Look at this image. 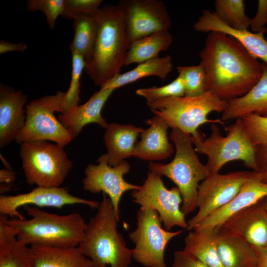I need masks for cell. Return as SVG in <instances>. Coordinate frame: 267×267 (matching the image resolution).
Wrapping results in <instances>:
<instances>
[{
    "instance_id": "1",
    "label": "cell",
    "mask_w": 267,
    "mask_h": 267,
    "mask_svg": "<svg viewBox=\"0 0 267 267\" xmlns=\"http://www.w3.org/2000/svg\"><path fill=\"white\" fill-rule=\"evenodd\" d=\"M199 56L207 91L226 101L246 94L262 74V64L236 40L222 33H209Z\"/></svg>"
},
{
    "instance_id": "2",
    "label": "cell",
    "mask_w": 267,
    "mask_h": 267,
    "mask_svg": "<svg viewBox=\"0 0 267 267\" xmlns=\"http://www.w3.org/2000/svg\"><path fill=\"white\" fill-rule=\"evenodd\" d=\"M95 16L97 35L92 56L85 62L84 70L100 88L120 74L131 43L124 16L118 5H104Z\"/></svg>"
},
{
    "instance_id": "3",
    "label": "cell",
    "mask_w": 267,
    "mask_h": 267,
    "mask_svg": "<svg viewBox=\"0 0 267 267\" xmlns=\"http://www.w3.org/2000/svg\"><path fill=\"white\" fill-rule=\"evenodd\" d=\"M120 221L108 196L102 199L95 215L87 224L84 236L78 247L90 259L92 267H129L133 249L127 247L117 229Z\"/></svg>"
},
{
    "instance_id": "4",
    "label": "cell",
    "mask_w": 267,
    "mask_h": 267,
    "mask_svg": "<svg viewBox=\"0 0 267 267\" xmlns=\"http://www.w3.org/2000/svg\"><path fill=\"white\" fill-rule=\"evenodd\" d=\"M23 208L29 219H7L18 240L29 246H79L87 224L79 213L59 215L33 206Z\"/></svg>"
},
{
    "instance_id": "5",
    "label": "cell",
    "mask_w": 267,
    "mask_h": 267,
    "mask_svg": "<svg viewBox=\"0 0 267 267\" xmlns=\"http://www.w3.org/2000/svg\"><path fill=\"white\" fill-rule=\"evenodd\" d=\"M170 138L176 149L173 159L168 164L151 162L148 169L150 172L167 177L176 184L182 198L181 209L186 216L197 208L199 182L211 174L199 160L190 135L173 128Z\"/></svg>"
},
{
    "instance_id": "6",
    "label": "cell",
    "mask_w": 267,
    "mask_h": 267,
    "mask_svg": "<svg viewBox=\"0 0 267 267\" xmlns=\"http://www.w3.org/2000/svg\"><path fill=\"white\" fill-rule=\"evenodd\" d=\"M211 134L205 138L200 134L191 137L197 153L205 155V165L210 174L219 173L228 162L242 161L244 165L257 171L255 147L250 141L245 129L242 118L236 119L225 128L226 136H223L216 124H212Z\"/></svg>"
},
{
    "instance_id": "7",
    "label": "cell",
    "mask_w": 267,
    "mask_h": 267,
    "mask_svg": "<svg viewBox=\"0 0 267 267\" xmlns=\"http://www.w3.org/2000/svg\"><path fill=\"white\" fill-rule=\"evenodd\" d=\"M227 102L206 91L199 96L169 97L147 104L153 113L165 119L170 128L178 129L194 137L200 134L198 129L204 124H225L220 119H209L208 116L213 112L222 113Z\"/></svg>"
},
{
    "instance_id": "8",
    "label": "cell",
    "mask_w": 267,
    "mask_h": 267,
    "mask_svg": "<svg viewBox=\"0 0 267 267\" xmlns=\"http://www.w3.org/2000/svg\"><path fill=\"white\" fill-rule=\"evenodd\" d=\"M64 147L38 140L20 144V155L26 182L43 187H60L72 167Z\"/></svg>"
},
{
    "instance_id": "9",
    "label": "cell",
    "mask_w": 267,
    "mask_h": 267,
    "mask_svg": "<svg viewBox=\"0 0 267 267\" xmlns=\"http://www.w3.org/2000/svg\"><path fill=\"white\" fill-rule=\"evenodd\" d=\"M64 92L41 97L30 101L26 107L24 127L15 141L19 144L38 140H50L65 146L73 137L54 116L63 112Z\"/></svg>"
},
{
    "instance_id": "10",
    "label": "cell",
    "mask_w": 267,
    "mask_h": 267,
    "mask_svg": "<svg viewBox=\"0 0 267 267\" xmlns=\"http://www.w3.org/2000/svg\"><path fill=\"white\" fill-rule=\"evenodd\" d=\"M159 214L142 207L137 212L136 227L129 237L135 244L133 259L145 267H167L164 254L170 241L182 232L163 228Z\"/></svg>"
},
{
    "instance_id": "11",
    "label": "cell",
    "mask_w": 267,
    "mask_h": 267,
    "mask_svg": "<svg viewBox=\"0 0 267 267\" xmlns=\"http://www.w3.org/2000/svg\"><path fill=\"white\" fill-rule=\"evenodd\" d=\"M161 177L149 171L140 188L133 190V200L142 207L157 211L166 230L170 231L176 226L187 229V222L180 207V192L177 186L168 189Z\"/></svg>"
},
{
    "instance_id": "12",
    "label": "cell",
    "mask_w": 267,
    "mask_h": 267,
    "mask_svg": "<svg viewBox=\"0 0 267 267\" xmlns=\"http://www.w3.org/2000/svg\"><path fill=\"white\" fill-rule=\"evenodd\" d=\"M251 171L211 174L198 187L197 213L187 221V229H194L212 213L222 207L237 194Z\"/></svg>"
},
{
    "instance_id": "13",
    "label": "cell",
    "mask_w": 267,
    "mask_h": 267,
    "mask_svg": "<svg viewBox=\"0 0 267 267\" xmlns=\"http://www.w3.org/2000/svg\"><path fill=\"white\" fill-rule=\"evenodd\" d=\"M97 162V165L89 164L85 169L83 188L91 193L106 194L120 219L119 204L122 196L127 191L138 189L140 185L131 184L124 179V176L130 170V165L126 161L116 166H111L107 162L106 153H104L98 157Z\"/></svg>"
},
{
    "instance_id": "14",
    "label": "cell",
    "mask_w": 267,
    "mask_h": 267,
    "mask_svg": "<svg viewBox=\"0 0 267 267\" xmlns=\"http://www.w3.org/2000/svg\"><path fill=\"white\" fill-rule=\"evenodd\" d=\"M100 202L87 200L71 194L67 189L61 187L37 186L29 192L15 195L0 196V213L11 219L25 218L18 209L26 205L37 207H53L82 204L97 209Z\"/></svg>"
},
{
    "instance_id": "15",
    "label": "cell",
    "mask_w": 267,
    "mask_h": 267,
    "mask_svg": "<svg viewBox=\"0 0 267 267\" xmlns=\"http://www.w3.org/2000/svg\"><path fill=\"white\" fill-rule=\"evenodd\" d=\"M118 6L124 16L131 44L154 33L169 31L171 20L164 2L123 0Z\"/></svg>"
},
{
    "instance_id": "16",
    "label": "cell",
    "mask_w": 267,
    "mask_h": 267,
    "mask_svg": "<svg viewBox=\"0 0 267 267\" xmlns=\"http://www.w3.org/2000/svg\"><path fill=\"white\" fill-rule=\"evenodd\" d=\"M266 196L267 183L262 181L258 172L252 171L233 199L207 217L194 229L220 227L233 216Z\"/></svg>"
},
{
    "instance_id": "17",
    "label": "cell",
    "mask_w": 267,
    "mask_h": 267,
    "mask_svg": "<svg viewBox=\"0 0 267 267\" xmlns=\"http://www.w3.org/2000/svg\"><path fill=\"white\" fill-rule=\"evenodd\" d=\"M27 96L21 91L0 86V147L15 141L24 127L26 111L23 107Z\"/></svg>"
},
{
    "instance_id": "18",
    "label": "cell",
    "mask_w": 267,
    "mask_h": 267,
    "mask_svg": "<svg viewBox=\"0 0 267 267\" xmlns=\"http://www.w3.org/2000/svg\"><path fill=\"white\" fill-rule=\"evenodd\" d=\"M220 227L239 236L255 248L267 247V213L262 200L233 216Z\"/></svg>"
},
{
    "instance_id": "19",
    "label": "cell",
    "mask_w": 267,
    "mask_h": 267,
    "mask_svg": "<svg viewBox=\"0 0 267 267\" xmlns=\"http://www.w3.org/2000/svg\"><path fill=\"white\" fill-rule=\"evenodd\" d=\"M193 28L197 32H220L233 37L254 57L262 60L267 65V40L264 37L265 33L232 28L222 21L214 12L207 9L202 11Z\"/></svg>"
},
{
    "instance_id": "20",
    "label": "cell",
    "mask_w": 267,
    "mask_h": 267,
    "mask_svg": "<svg viewBox=\"0 0 267 267\" xmlns=\"http://www.w3.org/2000/svg\"><path fill=\"white\" fill-rule=\"evenodd\" d=\"M114 90L113 89H100L84 104L60 113L58 120L73 138L79 134L85 126L90 123L97 124L106 129L109 124L102 116L101 111Z\"/></svg>"
},
{
    "instance_id": "21",
    "label": "cell",
    "mask_w": 267,
    "mask_h": 267,
    "mask_svg": "<svg viewBox=\"0 0 267 267\" xmlns=\"http://www.w3.org/2000/svg\"><path fill=\"white\" fill-rule=\"evenodd\" d=\"M146 123L149 127L140 134L141 139L135 144L133 156L152 161L168 158L174 151L168 136V123L161 116L155 115Z\"/></svg>"
},
{
    "instance_id": "22",
    "label": "cell",
    "mask_w": 267,
    "mask_h": 267,
    "mask_svg": "<svg viewBox=\"0 0 267 267\" xmlns=\"http://www.w3.org/2000/svg\"><path fill=\"white\" fill-rule=\"evenodd\" d=\"M262 74L256 85L245 94L229 100L220 119L224 122L254 113L267 117V65L262 64Z\"/></svg>"
},
{
    "instance_id": "23",
    "label": "cell",
    "mask_w": 267,
    "mask_h": 267,
    "mask_svg": "<svg viewBox=\"0 0 267 267\" xmlns=\"http://www.w3.org/2000/svg\"><path fill=\"white\" fill-rule=\"evenodd\" d=\"M217 244L223 267H257L255 248L239 236L218 227Z\"/></svg>"
},
{
    "instance_id": "24",
    "label": "cell",
    "mask_w": 267,
    "mask_h": 267,
    "mask_svg": "<svg viewBox=\"0 0 267 267\" xmlns=\"http://www.w3.org/2000/svg\"><path fill=\"white\" fill-rule=\"evenodd\" d=\"M105 129L104 140L107 162L111 166H116L133 156L136 139L144 129L132 125L112 123Z\"/></svg>"
},
{
    "instance_id": "25",
    "label": "cell",
    "mask_w": 267,
    "mask_h": 267,
    "mask_svg": "<svg viewBox=\"0 0 267 267\" xmlns=\"http://www.w3.org/2000/svg\"><path fill=\"white\" fill-rule=\"evenodd\" d=\"M33 267H92L91 261L78 246H30Z\"/></svg>"
},
{
    "instance_id": "26",
    "label": "cell",
    "mask_w": 267,
    "mask_h": 267,
    "mask_svg": "<svg viewBox=\"0 0 267 267\" xmlns=\"http://www.w3.org/2000/svg\"><path fill=\"white\" fill-rule=\"evenodd\" d=\"M7 219L0 217V267H33L30 246L18 240Z\"/></svg>"
},
{
    "instance_id": "27",
    "label": "cell",
    "mask_w": 267,
    "mask_h": 267,
    "mask_svg": "<svg viewBox=\"0 0 267 267\" xmlns=\"http://www.w3.org/2000/svg\"><path fill=\"white\" fill-rule=\"evenodd\" d=\"M218 227L191 230L184 238V251L192 255L207 267H223L217 244Z\"/></svg>"
},
{
    "instance_id": "28",
    "label": "cell",
    "mask_w": 267,
    "mask_h": 267,
    "mask_svg": "<svg viewBox=\"0 0 267 267\" xmlns=\"http://www.w3.org/2000/svg\"><path fill=\"white\" fill-rule=\"evenodd\" d=\"M173 67L170 55L157 57L139 63L134 68L127 72L120 73L100 87V89H115L140 79L151 76L164 80L172 71Z\"/></svg>"
},
{
    "instance_id": "29",
    "label": "cell",
    "mask_w": 267,
    "mask_h": 267,
    "mask_svg": "<svg viewBox=\"0 0 267 267\" xmlns=\"http://www.w3.org/2000/svg\"><path fill=\"white\" fill-rule=\"evenodd\" d=\"M172 43L173 37L169 31L154 33L137 40L130 45L125 66L156 58L161 51L168 49Z\"/></svg>"
},
{
    "instance_id": "30",
    "label": "cell",
    "mask_w": 267,
    "mask_h": 267,
    "mask_svg": "<svg viewBox=\"0 0 267 267\" xmlns=\"http://www.w3.org/2000/svg\"><path fill=\"white\" fill-rule=\"evenodd\" d=\"M73 20L74 37L69 44L71 52L81 55L85 62L92 55L97 32V22L94 15H84Z\"/></svg>"
},
{
    "instance_id": "31",
    "label": "cell",
    "mask_w": 267,
    "mask_h": 267,
    "mask_svg": "<svg viewBox=\"0 0 267 267\" xmlns=\"http://www.w3.org/2000/svg\"><path fill=\"white\" fill-rule=\"evenodd\" d=\"M215 11L218 18L229 27L239 30L250 28V18L245 12L243 0H216Z\"/></svg>"
},
{
    "instance_id": "32",
    "label": "cell",
    "mask_w": 267,
    "mask_h": 267,
    "mask_svg": "<svg viewBox=\"0 0 267 267\" xmlns=\"http://www.w3.org/2000/svg\"><path fill=\"white\" fill-rule=\"evenodd\" d=\"M177 71L183 80L185 96H199L207 91L206 73L200 63L197 65L179 66Z\"/></svg>"
},
{
    "instance_id": "33",
    "label": "cell",
    "mask_w": 267,
    "mask_h": 267,
    "mask_svg": "<svg viewBox=\"0 0 267 267\" xmlns=\"http://www.w3.org/2000/svg\"><path fill=\"white\" fill-rule=\"evenodd\" d=\"M72 72L69 87L64 92L63 113L78 105L80 100V79L85 67V60L80 54L72 52Z\"/></svg>"
},
{
    "instance_id": "34",
    "label": "cell",
    "mask_w": 267,
    "mask_h": 267,
    "mask_svg": "<svg viewBox=\"0 0 267 267\" xmlns=\"http://www.w3.org/2000/svg\"><path fill=\"white\" fill-rule=\"evenodd\" d=\"M136 93L146 99L147 102L169 97L185 95L183 80L179 75L170 83L160 87L138 89Z\"/></svg>"
},
{
    "instance_id": "35",
    "label": "cell",
    "mask_w": 267,
    "mask_h": 267,
    "mask_svg": "<svg viewBox=\"0 0 267 267\" xmlns=\"http://www.w3.org/2000/svg\"><path fill=\"white\" fill-rule=\"evenodd\" d=\"M247 135L253 145H267V117L252 113L242 118Z\"/></svg>"
},
{
    "instance_id": "36",
    "label": "cell",
    "mask_w": 267,
    "mask_h": 267,
    "mask_svg": "<svg viewBox=\"0 0 267 267\" xmlns=\"http://www.w3.org/2000/svg\"><path fill=\"white\" fill-rule=\"evenodd\" d=\"M27 10L30 12L42 11L46 16L47 24L54 29L58 17L64 10V0H30L27 2Z\"/></svg>"
},
{
    "instance_id": "37",
    "label": "cell",
    "mask_w": 267,
    "mask_h": 267,
    "mask_svg": "<svg viewBox=\"0 0 267 267\" xmlns=\"http://www.w3.org/2000/svg\"><path fill=\"white\" fill-rule=\"evenodd\" d=\"M102 2L101 0H64V10L61 16L73 19L81 15H94Z\"/></svg>"
},
{
    "instance_id": "38",
    "label": "cell",
    "mask_w": 267,
    "mask_h": 267,
    "mask_svg": "<svg viewBox=\"0 0 267 267\" xmlns=\"http://www.w3.org/2000/svg\"><path fill=\"white\" fill-rule=\"evenodd\" d=\"M267 0H259L255 16L250 18V28L253 33H265L267 30Z\"/></svg>"
},
{
    "instance_id": "39",
    "label": "cell",
    "mask_w": 267,
    "mask_h": 267,
    "mask_svg": "<svg viewBox=\"0 0 267 267\" xmlns=\"http://www.w3.org/2000/svg\"><path fill=\"white\" fill-rule=\"evenodd\" d=\"M172 267H207L183 250L175 252Z\"/></svg>"
},
{
    "instance_id": "40",
    "label": "cell",
    "mask_w": 267,
    "mask_h": 267,
    "mask_svg": "<svg viewBox=\"0 0 267 267\" xmlns=\"http://www.w3.org/2000/svg\"><path fill=\"white\" fill-rule=\"evenodd\" d=\"M257 171L262 181L267 183V145L255 147Z\"/></svg>"
},
{
    "instance_id": "41",
    "label": "cell",
    "mask_w": 267,
    "mask_h": 267,
    "mask_svg": "<svg viewBox=\"0 0 267 267\" xmlns=\"http://www.w3.org/2000/svg\"><path fill=\"white\" fill-rule=\"evenodd\" d=\"M27 47L28 45L22 42L18 44H14L10 42L4 40H1L0 42V54L13 51H18L23 52L26 50Z\"/></svg>"
},
{
    "instance_id": "42",
    "label": "cell",
    "mask_w": 267,
    "mask_h": 267,
    "mask_svg": "<svg viewBox=\"0 0 267 267\" xmlns=\"http://www.w3.org/2000/svg\"><path fill=\"white\" fill-rule=\"evenodd\" d=\"M16 179V174L12 170L2 169L0 170V183H13Z\"/></svg>"
},
{
    "instance_id": "43",
    "label": "cell",
    "mask_w": 267,
    "mask_h": 267,
    "mask_svg": "<svg viewBox=\"0 0 267 267\" xmlns=\"http://www.w3.org/2000/svg\"><path fill=\"white\" fill-rule=\"evenodd\" d=\"M255 249L258 255L257 267H267V247Z\"/></svg>"
},
{
    "instance_id": "44",
    "label": "cell",
    "mask_w": 267,
    "mask_h": 267,
    "mask_svg": "<svg viewBox=\"0 0 267 267\" xmlns=\"http://www.w3.org/2000/svg\"><path fill=\"white\" fill-rule=\"evenodd\" d=\"M14 186L13 183H0V193L2 195L4 193L10 190Z\"/></svg>"
},
{
    "instance_id": "45",
    "label": "cell",
    "mask_w": 267,
    "mask_h": 267,
    "mask_svg": "<svg viewBox=\"0 0 267 267\" xmlns=\"http://www.w3.org/2000/svg\"><path fill=\"white\" fill-rule=\"evenodd\" d=\"M0 158L5 167V169H8V170H12V167L11 166L10 164L6 161V160L4 158V157L1 155V154H0Z\"/></svg>"
},
{
    "instance_id": "46",
    "label": "cell",
    "mask_w": 267,
    "mask_h": 267,
    "mask_svg": "<svg viewBox=\"0 0 267 267\" xmlns=\"http://www.w3.org/2000/svg\"><path fill=\"white\" fill-rule=\"evenodd\" d=\"M262 202L264 206V208L267 213V196H266L262 200Z\"/></svg>"
},
{
    "instance_id": "47",
    "label": "cell",
    "mask_w": 267,
    "mask_h": 267,
    "mask_svg": "<svg viewBox=\"0 0 267 267\" xmlns=\"http://www.w3.org/2000/svg\"></svg>"
}]
</instances>
